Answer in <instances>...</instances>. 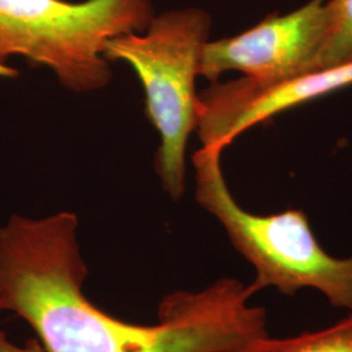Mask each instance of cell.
<instances>
[{
    "label": "cell",
    "mask_w": 352,
    "mask_h": 352,
    "mask_svg": "<svg viewBox=\"0 0 352 352\" xmlns=\"http://www.w3.org/2000/svg\"><path fill=\"white\" fill-rule=\"evenodd\" d=\"M75 213L0 227V311L23 318L45 352H234L269 333L247 285L221 278L164 296L153 325L107 315L84 295L89 269Z\"/></svg>",
    "instance_id": "6da1fadb"
},
{
    "label": "cell",
    "mask_w": 352,
    "mask_h": 352,
    "mask_svg": "<svg viewBox=\"0 0 352 352\" xmlns=\"http://www.w3.org/2000/svg\"><path fill=\"white\" fill-rule=\"evenodd\" d=\"M221 155L222 151L212 148L195 153L196 201L222 225L253 267L254 277L247 285L252 296L264 289L287 296L309 289L336 309L352 314V254H330L300 209L266 215L245 210L227 186Z\"/></svg>",
    "instance_id": "7a4b0ae2"
},
{
    "label": "cell",
    "mask_w": 352,
    "mask_h": 352,
    "mask_svg": "<svg viewBox=\"0 0 352 352\" xmlns=\"http://www.w3.org/2000/svg\"><path fill=\"white\" fill-rule=\"evenodd\" d=\"M155 16L153 0H0V77L13 78L14 55L50 68L75 93L109 85L106 42L142 33Z\"/></svg>",
    "instance_id": "3957f363"
},
{
    "label": "cell",
    "mask_w": 352,
    "mask_h": 352,
    "mask_svg": "<svg viewBox=\"0 0 352 352\" xmlns=\"http://www.w3.org/2000/svg\"><path fill=\"white\" fill-rule=\"evenodd\" d=\"M212 16L188 7L155 14L142 33H128L106 42L109 62H126L145 91L146 115L160 133L155 160L162 187L173 200L186 192V151L197 128L200 58L209 41Z\"/></svg>",
    "instance_id": "277c9868"
},
{
    "label": "cell",
    "mask_w": 352,
    "mask_h": 352,
    "mask_svg": "<svg viewBox=\"0 0 352 352\" xmlns=\"http://www.w3.org/2000/svg\"><path fill=\"white\" fill-rule=\"evenodd\" d=\"M329 33V0H309L292 12L269 13L236 36L209 39L199 74L214 82L230 71L263 81L321 71Z\"/></svg>",
    "instance_id": "5b68a950"
},
{
    "label": "cell",
    "mask_w": 352,
    "mask_h": 352,
    "mask_svg": "<svg viewBox=\"0 0 352 352\" xmlns=\"http://www.w3.org/2000/svg\"><path fill=\"white\" fill-rule=\"evenodd\" d=\"M350 85L352 63L280 80L214 81L199 94L196 131L202 148L223 151L252 126Z\"/></svg>",
    "instance_id": "8992f818"
},
{
    "label": "cell",
    "mask_w": 352,
    "mask_h": 352,
    "mask_svg": "<svg viewBox=\"0 0 352 352\" xmlns=\"http://www.w3.org/2000/svg\"><path fill=\"white\" fill-rule=\"evenodd\" d=\"M234 352H352V314L330 327L291 337L254 338Z\"/></svg>",
    "instance_id": "52a82bcc"
},
{
    "label": "cell",
    "mask_w": 352,
    "mask_h": 352,
    "mask_svg": "<svg viewBox=\"0 0 352 352\" xmlns=\"http://www.w3.org/2000/svg\"><path fill=\"white\" fill-rule=\"evenodd\" d=\"M330 33L320 69L352 63V0H329Z\"/></svg>",
    "instance_id": "ba28073f"
},
{
    "label": "cell",
    "mask_w": 352,
    "mask_h": 352,
    "mask_svg": "<svg viewBox=\"0 0 352 352\" xmlns=\"http://www.w3.org/2000/svg\"><path fill=\"white\" fill-rule=\"evenodd\" d=\"M0 352H45V350L37 338L28 340L25 346H17L8 340L3 330H0Z\"/></svg>",
    "instance_id": "9c48e42d"
}]
</instances>
